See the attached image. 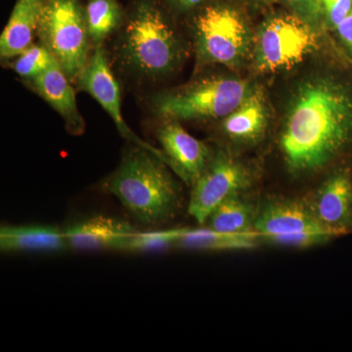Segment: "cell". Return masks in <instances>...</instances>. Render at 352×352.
Listing matches in <instances>:
<instances>
[{
  "label": "cell",
  "instance_id": "cell-1",
  "mask_svg": "<svg viewBox=\"0 0 352 352\" xmlns=\"http://www.w3.org/2000/svg\"><path fill=\"white\" fill-rule=\"evenodd\" d=\"M294 175L323 170L352 151V78L323 76L303 83L280 135Z\"/></svg>",
  "mask_w": 352,
  "mask_h": 352
},
{
  "label": "cell",
  "instance_id": "cell-2",
  "mask_svg": "<svg viewBox=\"0 0 352 352\" xmlns=\"http://www.w3.org/2000/svg\"><path fill=\"white\" fill-rule=\"evenodd\" d=\"M166 166L156 155L138 147L127 153L103 183V189L141 223H164L175 217L180 206L179 189Z\"/></svg>",
  "mask_w": 352,
  "mask_h": 352
},
{
  "label": "cell",
  "instance_id": "cell-3",
  "mask_svg": "<svg viewBox=\"0 0 352 352\" xmlns=\"http://www.w3.org/2000/svg\"><path fill=\"white\" fill-rule=\"evenodd\" d=\"M122 50L129 66L148 76L170 72L180 54L175 32L157 9L148 6L140 7L126 25Z\"/></svg>",
  "mask_w": 352,
  "mask_h": 352
},
{
  "label": "cell",
  "instance_id": "cell-4",
  "mask_svg": "<svg viewBox=\"0 0 352 352\" xmlns=\"http://www.w3.org/2000/svg\"><path fill=\"white\" fill-rule=\"evenodd\" d=\"M251 90L245 80L215 76L162 95L155 107L160 115L176 122L224 119Z\"/></svg>",
  "mask_w": 352,
  "mask_h": 352
},
{
  "label": "cell",
  "instance_id": "cell-5",
  "mask_svg": "<svg viewBox=\"0 0 352 352\" xmlns=\"http://www.w3.org/2000/svg\"><path fill=\"white\" fill-rule=\"evenodd\" d=\"M38 34L69 78L80 76L87 64V28L75 0H48L38 21Z\"/></svg>",
  "mask_w": 352,
  "mask_h": 352
},
{
  "label": "cell",
  "instance_id": "cell-6",
  "mask_svg": "<svg viewBox=\"0 0 352 352\" xmlns=\"http://www.w3.org/2000/svg\"><path fill=\"white\" fill-rule=\"evenodd\" d=\"M314 27L298 15H279L266 21L254 48L256 68L277 72L293 68L316 48Z\"/></svg>",
  "mask_w": 352,
  "mask_h": 352
},
{
  "label": "cell",
  "instance_id": "cell-7",
  "mask_svg": "<svg viewBox=\"0 0 352 352\" xmlns=\"http://www.w3.org/2000/svg\"><path fill=\"white\" fill-rule=\"evenodd\" d=\"M196 41L201 61L234 67L247 56L251 34L237 11L208 6L197 17Z\"/></svg>",
  "mask_w": 352,
  "mask_h": 352
},
{
  "label": "cell",
  "instance_id": "cell-8",
  "mask_svg": "<svg viewBox=\"0 0 352 352\" xmlns=\"http://www.w3.org/2000/svg\"><path fill=\"white\" fill-rule=\"evenodd\" d=\"M252 176L248 166L226 153L210 159L207 168L192 186L189 214L198 223L207 222L222 201L243 194L251 187Z\"/></svg>",
  "mask_w": 352,
  "mask_h": 352
},
{
  "label": "cell",
  "instance_id": "cell-9",
  "mask_svg": "<svg viewBox=\"0 0 352 352\" xmlns=\"http://www.w3.org/2000/svg\"><path fill=\"white\" fill-rule=\"evenodd\" d=\"M78 78H80V87L96 99V101H98L104 110L112 118L124 138L129 139L138 147L144 148L156 155L168 166V160L164 153L160 151L154 146L148 144L145 141L141 140L124 122L122 110H120L122 104H120L119 85L113 78L109 67L107 58L100 46L95 50Z\"/></svg>",
  "mask_w": 352,
  "mask_h": 352
},
{
  "label": "cell",
  "instance_id": "cell-10",
  "mask_svg": "<svg viewBox=\"0 0 352 352\" xmlns=\"http://www.w3.org/2000/svg\"><path fill=\"white\" fill-rule=\"evenodd\" d=\"M309 201L322 226L337 236L352 230V177L347 168L336 170Z\"/></svg>",
  "mask_w": 352,
  "mask_h": 352
},
{
  "label": "cell",
  "instance_id": "cell-11",
  "mask_svg": "<svg viewBox=\"0 0 352 352\" xmlns=\"http://www.w3.org/2000/svg\"><path fill=\"white\" fill-rule=\"evenodd\" d=\"M159 140L170 168L183 182L193 186L212 159L207 146L185 131L176 120L162 126Z\"/></svg>",
  "mask_w": 352,
  "mask_h": 352
},
{
  "label": "cell",
  "instance_id": "cell-12",
  "mask_svg": "<svg viewBox=\"0 0 352 352\" xmlns=\"http://www.w3.org/2000/svg\"><path fill=\"white\" fill-rule=\"evenodd\" d=\"M320 229L326 228L315 217L309 201L295 199L277 198L264 201L254 222V231L261 238Z\"/></svg>",
  "mask_w": 352,
  "mask_h": 352
},
{
  "label": "cell",
  "instance_id": "cell-13",
  "mask_svg": "<svg viewBox=\"0 0 352 352\" xmlns=\"http://www.w3.org/2000/svg\"><path fill=\"white\" fill-rule=\"evenodd\" d=\"M131 224L112 217H91L67 227L64 230L69 248L82 251L120 250L135 232Z\"/></svg>",
  "mask_w": 352,
  "mask_h": 352
},
{
  "label": "cell",
  "instance_id": "cell-14",
  "mask_svg": "<svg viewBox=\"0 0 352 352\" xmlns=\"http://www.w3.org/2000/svg\"><path fill=\"white\" fill-rule=\"evenodd\" d=\"M267 126V105L261 88H252L244 101L222 122L226 135L241 143L256 142L263 138Z\"/></svg>",
  "mask_w": 352,
  "mask_h": 352
},
{
  "label": "cell",
  "instance_id": "cell-15",
  "mask_svg": "<svg viewBox=\"0 0 352 352\" xmlns=\"http://www.w3.org/2000/svg\"><path fill=\"white\" fill-rule=\"evenodd\" d=\"M34 83L38 94L64 118L69 129L75 133L82 132L83 122L76 107L75 92L59 63L55 62L34 78Z\"/></svg>",
  "mask_w": 352,
  "mask_h": 352
},
{
  "label": "cell",
  "instance_id": "cell-16",
  "mask_svg": "<svg viewBox=\"0 0 352 352\" xmlns=\"http://www.w3.org/2000/svg\"><path fill=\"white\" fill-rule=\"evenodd\" d=\"M69 248L64 230L50 226H2L0 249L6 252H61Z\"/></svg>",
  "mask_w": 352,
  "mask_h": 352
},
{
  "label": "cell",
  "instance_id": "cell-17",
  "mask_svg": "<svg viewBox=\"0 0 352 352\" xmlns=\"http://www.w3.org/2000/svg\"><path fill=\"white\" fill-rule=\"evenodd\" d=\"M43 6L34 0H18L0 38L2 59L18 56L31 46Z\"/></svg>",
  "mask_w": 352,
  "mask_h": 352
},
{
  "label": "cell",
  "instance_id": "cell-18",
  "mask_svg": "<svg viewBox=\"0 0 352 352\" xmlns=\"http://www.w3.org/2000/svg\"><path fill=\"white\" fill-rule=\"evenodd\" d=\"M261 237L256 231L230 233L206 228H182L176 248L196 251H247L258 247Z\"/></svg>",
  "mask_w": 352,
  "mask_h": 352
},
{
  "label": "cell",
  "instance_id": "cell-19",
  "mask_svg": "<svg viewBox=\"0 0 352 352\" xmlns=\"http://www.w3.org/2000/svg\"><path fill=\"white\" fill-rule=\"evenodd\" d=\"M258 210L242 194L222 201L206 223L214 230L230 233L254 232Z\"/></svg>",
  "mask_w": 352,
  "mask_h": 352
},
{
  "label": "cell",
  "instance_id": "cell-20",
  "mask_svg": "<svg viewBox=\"0 0 352 352\" xmlns=\"http://www.w3.org/2000/svg\"><path fill=\"white\" fill-rule=\"evenodd\" d=\"M120 9L113 0H90L87 8L88 36L100 43L120 22Z\"/></svg>",
  "mask_w": 352,
  "mask_h": 352
},
{
  "label": "cell",
  "instance_id": "cell-21",
  "mask_svg": "<svg viewBox=\"0 0 352 352\" xmlns=\"http://www.w3.org/2000/svg\"><path fill=\"white\" fill-rule=\"evenodd\" d=\"M182 231V228L143 231V232L136 230L127 238L122 251L154 252L176 247Z\"/></svg>",
  "mask_w": 352,
  "mask_h": 352
},
{
  "label": "cell",
  "instance_id": "cell-22",
  "mask_svg": "<svg viewBox=\"0 0 352 352\" xmlns=\"http://www.w3.org/2000/svg\"><path fill=\"white\" fill-rule=\"evenodd\" d=\"M57 60L44 45H31L18 55L14 62L16 73L24 78H32L50 69ZM58 62V61H57Z\"/></svg>",
  "mask_w": 352,
  "mask_h": 352
},
{
  "label": "cell",
  "instance_id": "cell-23",
  "mask_svg": "<svg viewBox=\"0 0 352 352\" xmlns=\"http://www.w3.org/2000/svg\"><path fill=\"white\" fill-rule=\"evenodd\" d=\"M338 237L336 234L326 229L307 230L302 232L284 234V235L267 236L261 238V241L267 244L288 248H307L325 244L329 241Z\"/></svg>",
  "mask_w": 352,
  "mask_h": 352
},
{
  "label": "cell",
  "instance_id": "cell-24",
  "mask_svg": "<svg viewBox=\"0 0 352 352\" xmlns=\"http://www.w3.org/2000/svg\"><path fill=\"white\" fill-rule=\"evenodd\" d=\"M321 11L323 24L335 31L352 12V0H321Z\"/></svg>",
  "mask_w": 352,
  "mask_h": 352
},
{
  "label": "cell",
  "instance_id": "cell-25",
  "mask_svg": "<svg viewBox=\"0 0 352 352\" xmlns=\"http://www.w3.org/2000/svg\"><path fill=\"white\" fill-rule=\"evenodd\" d=\"M296 15L314 27L322 20L321 0H287Z\"/></svg>",
  "mask_w": 352,
  "mask_h": 352
},
{
  "label": "cell",
  "instance_id": "cell-26",
  "mask_svg": "<svg viewBox=\"0 0 352 352\" xmlns=\"http://www.w3.org/2000/svg\"><path fill=\"white\" fill-rule=\"evenodd\" d=\"M333 32L337 34L338 38L344 44V47L352 54V12L340 23Z\"/></svg>",
  "mask_w": 352,
  "mask_h": 352
},
{
  "label": "cell",
  "instance_id": "cell-27",
  "mask_svg": "<svg viewBox=\"0 0 352 352\" xmlns=\"http://www.w3.org/2000/svg\"><path fill=\"white\" fill-rule=\"evenodd\" d=\"M175 1L178 6L184 7V8H189V7L198 6L203 0H175Z\"/></svg>",
  "mask_w": 352,
  "mask_h": 352
},
{
  "label": "cell",
  "instance_id": "cell-28",
  "mask_svg": "<svg viewBox=\"0 0 352 352\" xmlns=\"http://www.w3.org/2000/svg\"><path fill=\"white\" fill-rule=\"evenodd\" d=\"M34 1L39 2V3L44 4L46 1H48V0H34Z\"/></svg>",
  "mask_w": 352,
  "mask_h": 352
}]
</instances>
